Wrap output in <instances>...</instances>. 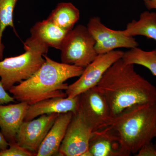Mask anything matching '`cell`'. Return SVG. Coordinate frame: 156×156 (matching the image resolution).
I'll return each instance as SVG.
<instances>
[{"label": "cell", "mask_w": 156, "mask_h": 156, "mask_svg": "<svg viewBox=\"0 0 156 156\" xmlns=\"http://www.w3.org/2000/svg\"><path fill=\"white\" fill-rule=\"evenodd\" d=\"M95 88L103 95L113 118L135 105L156 103V87L122 58L106 71Z\"/></svg>", "instance_id": "6da1fadb"}, {"label": "cell", "mask_w": 156, "mask_h": 156, "mask_svg": "<svg viewBox=\"0 0 156 156\" xmlns=\"http://www.w3.org/2000/svg\"><path fill=\"white\" fill-rule=\"evenodd\" d=\"M45 62L29 79L11 87L9 92L14 99L30 105L56 97H67L66 91L71 78L80 76L85 68L60 63L44 55Z\"/></svg>", "instance_id": "7a4b0ae2"}, {"label": "cell", "mask_w": 156, "mask_h": 156, "mask_svg": "<svg viewBox=\"0 0 156 156\" xmlns=\"http://www.w3.org/2000/svg\"><path fill=\"white\" fill-rule=\"evenodd\" d=\"M110 129L129 156L156 137V103L135 105L114 118Z\"/></svg>", "instance_id": "3957f363"}, {"label": "cell", "mask_w": 156, "mask_h": 156, "mask_svg": "<svg viewBox=\"0 0 156 156\" xmlns=\"http://www.w3.org/2000/svg\"><path fill=\"white\" fill-rule=\"evenodd\" d=\"M25 52L14 57L0 60V77L6 91L17 83L31 76L45 62L49 47L37 39L30 37L24 44Z\"/></svg>", "instance_id": "277c9868"}, {"label": "cell", "mask_w": 156, "mask_h": 156, "mask_svg": "<svg viewBox=\"0 0 156 156\" xmlns=\"http://www.w3.org/2000/svg\"><path fill=\"white\" fill-rule=\"evenodd\" d=\"M95 41L87 27L78 25L68 32L60 50L62 62L85 68L98 54Z\"/></svg>", "instance_id": "5b68a950"}, {"label": "cell", "mask_w": 156, "mask_h": 156, "mask_svg": "<svg viewBox=\"0 0 156 156\" xmlns=\"http://www.w3.org/2000/svg\"><path fill=\"white\" fill-rule=\"evenodd\" d=\"M124 53L122 51L115 50L98 54L94 60L85 68L77 80L69 85L66 90L67 97H76L96 87L106 71L115 62L122 58Z\"/></svg>", "instance_id": "8992f818"}, {"label": "cell", "mask_w": 156, "mask_h": 156, "mask_svg": "<svg viewBox=\"0 0 156 156\" xmlns=\"http://www.w3.org/2000/svg\"><path fill=\"white\" fill-rule=\"evenodd\" d=\"M93 129L80 109L73 113L64 139L59 149L58 156H82L89 151Z\"/></svg>", "instance_id": "52a82bcc"}, {"label": "cell", "mask_w": 156, "mask_h": 156, "mask_svg": "<svg viewBox=\"0 0 156 156\" xmlns=\"http://www.w3.org/2000/svg\"><path fill=\"white\" fill-rule=\"evenodd\" d=\"M87 27L95 39L98 54L108 53L118 48L130 49L138 47V43L134 37L126 35L123 30L108 28L102 23L99 17L90 18Z\"/></svg>", "instance_id": "ba28073f"}, {"label": "cell", "mask_w": 156, "mask_h": 156, "mask_svg": "<svg viewBox=\"0 0 156 156\" xmlns=\"http://www.w3.org/2000/svg\"><path fill=\"white\" fill-rule=\"evenodd\" d=\"M80 109L93 131L102 130L111 124L114 118L106 99L95 87L80 95Z\"/></svg>", "instance_id": "9c48e42d"}, {"label": "cell", "mask_w": 156, "mask_h": 156, "mask_svg": "<svg viewBox=\"0 0 156 156\" xmlns=\"http://www.w3.org/2000/svg\"><path fill=\"white\" fill-rule=\"evenodd\" d=\"M59 114L43 115L36 119L24 121L16 134V142L37 155L42 143Z\"/></svg>", "instance_id": "30bf717a"}, {"label": "cell", "mask_w": 156, "mask_h": 156, "mask_svg": "<svg viewBox=\"0 0 156 156\" xmlns=\"http://www.w3.org/2000/svg\"><path fill=\"white\" fill-rule=\"evenodd\" d=\"M80 95L73 98H53L29 105L24 121H30L44 114L68 112L74 113L80 107Z\"/></svg>", "instance_id": "8fae6325"}, {"label": "cell", "mask_w": 156, "mask_h": 156, "mask_svg": "<svg viewBox=\"0 0 156 156\" xmlns=\"http://www.w3.org/2000/svg\"><path fill=\"white\" fill-rule=\"evenodd\" d=\"M29 106L23 102L9 105H0L1 133L9 144L16 142V134L24 122Z\"/></svg>", "instance_id": "7c38bea8"}, {"label": "cell", "mask_w": 156, "mask_h": 156, "mask_svg": "<svg viewBox=\"0 0 156 156\" xmlns=\"http://www.w3.org/2000/svg\"><path fill=\"white\" fill-rule=\"evenodd\" d=\"M89 151L92 156H129L108 127L92 132Z\"/></svg>", "instance_id": "4fadbf2b"}, {"label": "cell", "mask_w": 156, "mask_h": 156, "mask_svg": "<svg viewBox=\"0 0 156 156\" xmlns=\"http://www.w3.org/2000/svg\"><path fill=\"white\" fill-rule=\"evenodd\" d=\"M73 113L59 114L42 143L37 156H58L59 149L64 139Z\"/></svg>", "instance_id": "5bb4252c"}, {"label": "cell", "mask_w": 156, "mask_h": 156, "mask_svg": "<svg viewBox=\"0 0 156 156\" xmlns=\"http://www.w3.org/2000/svg\"><path fill=\"white\" fill-rule=\"evenodd\" d=\"M68 32L48 18L37 22L30 29L31 37L49 48L59 50Z\"/></svg>", "instance_id": "9a60e30c"}, {"label": "cell", "mask_w": 156, "mask_h": 156, "mask_svg": "<svg viewBox=\"0 0 156 156\" xmlns=\"http://www.w3.org/2000/svg\"><path fill=\"white\" fill-rule=\"evenodd\" d=\"M123 32L128 36H142L156 41V13L144 11L140 14L139 20H133Z\"/></svg>", "instance_id": "2e32d148"}, {"label": "cell", "mask_w": 156, "mask_h": 156, "mask_svg": "<svg viewBox=\"0 0 156 156\" xmlns=\"http://www.w3.org/2000/svg\"><path fill=\"white\" fill-rule=\"evenodd\" d=\"M48 19L64 30L69 31L80 18L79 9L71 3H59Z\"/></svg>", "instance_id": "e0dca14e"}, {"label": "cell", "mask_w": 156, "mask_h": 156, "mask_svg": "<svg viewBox=\"0 0 156 156\" xmlns=\"http://www.w3.org/2000/svg\"><path fill=\"white\" fill-rule=\"evenodd\" d=\"M122 59L126 64L139 65L147 68L156 76V48L149 51L137 47L131 48L124 52Z\"/></svg>", "instance_id": "ac0fdd59"}, {"label": "cell", "mask_w": 156, "mask_h": 156, "mask_svg": "<svg viewBox=\"0 0 156 156\" xmlns=\"http://www.w3.org/2000/svg\"><path fill=\"white\" fill-rule=\"evenodd\" d=\"M18 0H0V46L4 49L2 42L3 33L6 27L14 29L13 15Z\"/></svg>", "instance_id": "d6986e66"}, {"label": "cell", "mask_w": 156, "mask_h": 156, "mask_svg": "<svg viewBox=\"0 0 156 156\" xmlns=\"http://www.w3.org/2000/svg\"><path fill=\"white\" fill-rule=\"evenodd\" d=\"M36 156V154L21 147L16 142L9 143L8 148L0 151V156Z\"/></svg>", "instance_id": "ffe728a7"}, {"label": "cell", "mask_w": 156, "mask_h": 156, "mask_svg": "<svg viewBox=\"0 0 156 156\" xmlns=\"http://www.w3.org/2000/svg\"><path fill=\"white\" fill-rule=\"evenodd\" d=\"M136 156H156V147L152 142L148 143L135 154Z\"/></svg>", "instance_id": "44dd1931"}, {"label": "cell", "mask_w": 156, "mask_h": 156, "mask_svg": "<svg viewBox=\"0 0 156 156\" xmlns=\"http://www.w3.org/2000/svg\"><path fill=\"white\" fill-rule=\"evenodd\" d=\"M15 99L13 96H10L6 92L2 83L0 80V105H4L10 102H15Z\"/></svg>", "instance_id": "7402d4cb"}, {"label": "cell", "mask_w": 156, "mask_h": 156, "mask_svg": "<svg viewBox=\"0 0 156 156\" xmlns=\"http://www.w3.org/2000/svg\"><path fill=\"white\" fill-rule=\"evenodd\" d=\"M9 147V143L0 132V151L4 150Z\"/></svg>", "instance_id": "603a6c76"}, {"label": "cell", "mask_w": 156, "mask_h": 156, "mask_svg": "<svg viewBox=\"0 0 156 156\" xmlns=\"http://www.w3.org/2000/svg\"><path fill=\"white\" fill-rule=\"evenodd\" d=\"M144 4L148 10L156 9V0H150Z\"/></svg>", "instance_id": "cb8c5ba5"}, {"label": "cell", "mask_w": 156, "mask_h": 156, "mask_svg": "<svg viewBox=\"0 0 156 156\" xmlns=\"http://www.w3.org/2000/svg\"><path fill=\"white\" fill-rule=\"evenodd\" d=\"M4 49L0 46V60H2Z\"/></svg>", "instance_id": "d4e9b609"}, {"label": "cell", "mask_w": 156, "mask_h": 156, "mask_svg": "<svg viewBox=\"0 0 156 156\" xmlns=\"http://www.w3.org/2000/svg\"><path fill=\"white\" fill-rule=\"evenodd\" d=\"M150 0H143L144 2V3L147 2H148Z\"/></svg>", "instance_id": "484cf974"}, {"label": "cell", "mask_w": 156, "mask_h": 156, "mask_svg": "<svg viewBox=\"0 0 156 156\" xmlns=\"http://www.w3.org/2000/svg\"><path fill=\"white\" fill-rule=\"evenodd\" d=\"M154 145H155V147H156V140L155 141V144H154Z\"/></svg>", "instance_id": "4316f807"}]
</instances>
